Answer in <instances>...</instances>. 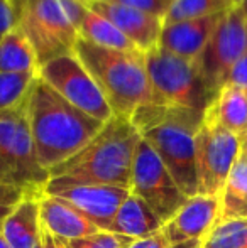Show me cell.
I'll use <instances>...</instances> for the list:
<instances>
[{
	"instance_id": "1",
	"label": "cell",
	"mask_w": 247,
	"mask_h": 248,
	"mask_svg": "<svg viewBox=\"0 0 247 248\" xmlns=\"http://www.w3.org/2000/svg\"><path fill=\"white\" fill-rule=\"evenodd\" d=\"M26 113L39 162L48 170L82 150L105 124L65 100L39 76L26 96Z\"/></svg>"
},
{
	"instance_id": "2",
	"label": "cell",
	"mask_w": 247,
	"mask_h": 248,
	"mask_svg": "<svg viewBox=\"0 0 247 248\" xmlns=\"http://www.w3.org/2000/svg\"><path fill=\"white\" fill-rule=\"evenodd\" d=\"M203 115L188 108L148 103L131 117L141 139L158 154L186 198L198 194L197 132Z\"/></svg>"
},
{
	"instance_id": "3",
	"label": "cell",
	"mask_w": 247,
	"mask_h": 248,
	"mask_svg": "<svg viewBox=\"0 0 247 248\" xmlns=\"http://www.w3.org/2000/svg\"><path fill=\"white\" fill-rule=\"evenodd\" d=\"M139 135L131 118L115 117L82 150L49 170L51 177H68L76 183L105 184L131 189L132 166Z\"/></svg>"
},
{
	"instance_id": "4",
	"label": "cell",
	"mask_w": 247,
	"mask_h": 248,
	"mask_svg": "<svg viewBox=\"0 0 247 248\" xmlns=\"http://www.w3.org/2000/svg\"><path fill=\"white\" fill-rule=\"evenodd\" d=\"M75 54L92 73L115 117L131 118L137 108L154 103L144 52L107 49L78 37Z\"/></svg>"
},
{
	"instance_id": "5",
	"label": "cell",
	"mask_w": 247,
	"mask_h": 248,
	"mask_svg": "<svg viewBox=\"0 0 247 248\" xmlns=\"http://www.w3.org/2000/svg\"><path fill=\"white\" fill-rule=\"evenodd\" d=\"M154 103L201 111L208 108L215 93L207 85L198 62L154 47L146 52Z\"/></svg>"
},
{
	"instance_id": "6",
	"label": "cell",
	"mask_w": 247,
	"mask_h": 248,
	"mask_svg": "<svg viewBox=\"0 0 247 248\" xmlns=\"http://www.w3.org/2000/svg\"><path fill=\"white\" fill-rule=\"evenodd\" d=\"M16 29L37 56L39 68L51 59L75 52L78 31L66 17L60 0H12Z\"/></svg>"
},
{
	"instance_id": "7",
	"label": "cell",
	"mask_w": 247,
	"mask_h": 248,
	"mask_svg": "<svg viewBox=\"0 0 247 248\" xmlns=\"http://www.w3.org/2000/svg\"><path fill=\"white\" fill-rule=\"evenodd\" d=\"M37 76L90 117L100 122H109L114 117L105 95L75 52L51 59L41 66Z\"/></svg>"
},
{
	"instance_id": "8",
	"label": "cell",
	"mask_w": 247,
	"mask_h": 248,
	"mask_svg": "<svg viewBox=\"0 0 247 248\" xmlns=\"http://www.w3.org/2000/svg\"><path fill=\"white\" fill-rule=\"evenodd\" d=\"M247 51V16L241 5L224 12L205 49L197 59L198 68L212 92L227 83L229 73Z\"/></svg>"
},
{
	"instance_id": "9",
	"label": "cell",
	"mask_w": 247,
	"mask_h": 248,
	"mask_svg": "<svg viewBox=\"0 0 247 248\" xmlns=\"http://www.w3.org/2000/svg\"><path fill=\"white\" fill-rule=\"evenodd\" d=\"M241 150L237 135L203 115L197 132L198 194L220 196Z\"/></svg>"
},
{
	"instance_id": "10",
	"label": "cell",
	"mask_w": 247,
	"mask_h": 248,
	"mask_svg": "<svg viewBox=\"0 0 247 248\" xmlns=\"http://www.w3.org/2000/svg\"><path fill=\"white\" fill-rule=\"evenodd\" d=\"M131 193L141 198L159 218L168 223L186 202V196L151 145L141 139L132 166Z\"/></svg>"
},
{
	"instance_id": "11",
	"label": "cell",
	"mask_w": 247,
	"mask_h": 248,
	"mask_svg": "<svg viewBox=\"0 0 247 248\" xmlns=\"http://www.w3.org/2000/svg\"><path fill=\"white\" fill-rule=\"evenodd\" d=\"M44 194L66 201L86 216L99 230L109 232L119 208L131 194V189L105 184L76 183L68 177H51Z\"/></svg>"
},
{
	"instance_id": "12",
	"label": "cell",
	"mask_w": 247,
	"mask_h": 248,
	"mask_svg": "<svg viewBox=\"0 0 247 248\" xmlns=\"http://www.w3.org/2000/svg\"><path fill=\"white\" fill-rule=\"evenodd\" d=\"M220 196L197 194L176 211V215L165 223L163 233L169 245L201 240L220 221Z\"/></svg>"
},
{
	"instance_id": "13",
	"label": "cell",
	"mask_w": 247,
	"mask_h": 248,
	"mask_svg": "<svg viewBox=\"0 0 247 248\" xmlns=\"http://www.w3.org/2000/svg\"><path fill=\"white\" fill-rule=\"evenodd\" d=\"M88 7L105 19H109L141 52L146 54L158 47L165 19L122 5V3H115L112 0L93 2L88 3Z\"/></svg>"
},
{
	"instance_id": "14",
	"label": "cell",
	"mask_w": 247,
	"mask_h": 248,
	"mask_svg": "<svg viewBox=\"0 0 247 248\" xmlns=\"http://www.w3.org/2000/svg\"><path fill=\"white\" fill-rule=\"evenodd\" d=\"M222 16L224 14H214V16L198 17V19L165 24L161 29V36H159L158 47L180 58L197 61Z\"/></svg>"
},
{
	"instance_id": "15",
	"label": "cell",
	"mask_w": 247,
	"mask_h": 248,
	"mask_svg": "<svg viewBox=\"0 0 247 248\" xmlns=\"http://www.w3.org/2000/svg\"><path fill=\"white\" fill-rule=\"evenodd\" d=\"M39 215L43 228L61 240H76L100 232L78 209L56 196L43 194L39 198Z\"/></svg>"
},
{
	"instance_id": "16",
	"label": "cell",
	"mask_w": 247,
	"mask_h": 248,
	"mask_svg": "<svg viewBox=\"0 0 247 248\" xmlns=\"http://www.w3.org/2000/svg\"><path fill=\"white\" fill-rule=\"evenodd\" d=\"M39 198L26 196L7 216L2 233L12 248H36L41 238L43 225L39 215Z\"/></svg>"
},
{
	"instance_id": "17",
	"label": "cell",
	"mask_w": 247,
	"mask_h": 248,
	"mask_svg": "<svg viewBox=\"0 0 247 248\" xmlns=\"http://www.w3.org/2000/svg\"><path fill=\"white\" fill-rule=\"evenodd\" d=\"M165 221L135 194H129L117 211L109 232L120 233L134 240H144L159 233Z\"/></svg>"
},
{
	"instance_id": "18",
	"label": "cell",
	"mask_w": 247,
	"mask_h": 248,
	"mask_svg": "<svg viewBox=\"0 0 247 248\" xmlns=\"http://www.w3.org/2000/svg\"><path fill=\"white\" fill-rule=\"evenodd\" d=\"M205 117L222 125L239 139L247 134V90L224 85L205 110Z\"/></svg>"
},
{
	"instance_id": "19",
	"label": "cell",
	"mask_w": 247,
	"mask_h": 248,
	"mask_svg": "<svg viewBox=\"0 0 247 248\" xmlns=\"http://www.w3.org/2000/svg\"><path fill=\"white\" fill-rule=\"evenodd\" d=\"M220 219L247 218V152L241 150L220 194Z\"/></svg>"
},
{
	"instance_id": "20",
	"label": "cell",
	"mask_w": 247,
	"mask_h": 248,
	"mask_svg": "<svg viewBox=\"0 0 247 248\" xmlns=\"http://www.w3.org/2000/svg\"><path fill=\"white\" fill-rule=\"evenodd\" d=\"M39 62L29 41L14 27L0 37V73H37Z\"/></svg>"
},
{
	"instance_id": "21",
	"label": "cell",
	"mask_w": 247,
	"mask_h": 248,
	"mask_svg": "<svg viewBox=\"0 0 247 248\" xmlns=\"http://www.w3.org/2000/svg\"><path fill=\"white\" fill-rule=\"evenodd\" d=\"M80 39L92 43L95 46L107 47V49L115 51H139L127 37L103 16L97 14L95 10L90 9L83 20L82 27L78 31Z\"/></svg>"
},
{
	"instance_id": "22",
	"label": "cell",
	"mask_w": 247,
	"mask_h": 248,
	"mask_svg": "<svg viewBox=\"0 0 247 248\" xmlns=\"http://www.w3.org/2000/svg\"><path fill=\"white\" fill-rule=\"evenodd\" d=\"M201 248H247V218L220 219L203 238Z\"/></svg>"
},
{
	"instance_id": "23",
	"label": "cell",
	"mask_w": 247,
	"mask_h": 248,
	"mask_svg": "<svg viewBox=\"0 0 247 248\" xmlns=\"http://www.w3.org/2000/svg\"><path fill=\"white\" fill-rule=\"evenodd\" d=\"M232 7H234L232 0H175L169 12L166 14L165 24L224 14Z\"/></svg>"
},
{
	"instance_id": "24",
	"label": "cell",
	"mask_w": 247,
	"mask_h": 248,
	"mask_svg": "<svg viewBox=\"0 0 247 248\" xmlns=\"http://www.w3.org/2000/svg\"><path fill=\"white\" fill-rule=\"evenodd\" d=\"M37 73H0V111L26 100Z\"/></svg>"
},
{
	"instance_id": "25",
	"label": "cell",
	"mask_w": 247,
	"mask_h": 248,
	"mask_svg": "<svg viewBox=\"0 0 247 248\" xmlns=\"http://www.w3.org/2000/svg\"><path fill=\"white\" fill-rule=\"evenodd\" d=\"M134 242V238H129L120 233L105 232V230H100L83 238L63 240L66 248H129Z\"/></svg>"
},
{
	"instance_id": "26",
	"label": "cell",
	"mask_w": 247,
	"mask_h": 248,
	"mask_svg": "<svg viewBox=\"0 0 247 248\" xmlns=\"http://www.w3.org/2000/svg\"><path fill=\"white\" fill-rule=\"evenodd\" d=\"M24 198H26V193L22 189L0 181V230H2V225L7 219V216L16 209V206Z\"/></svg>"
},
{
	"instance_id": "27",
	"label": "cell",
	"mask_w": 247,
	"mask_h": 248,
	"mask_svg": "<svg viewBox=\"0 0 247 248\" xmlns=\"http://www.w3.org/2000/svg\"><path fill=\"white\" fill-rule=\"evenodd\" d=\"M112 2L122 3V5L132 7V9L142 10V12L165 19L171 5L175 3V0H112Z\"/></svg>"
},
{
	"instance_id": "28",
	"label": "cell",
	"mask_w": 247,
	"mask_h": 248,
	"mask_svg": "<svg viewBox=\"0 0 247 248\" xmlns=\"http://www.w3.org/2000/svg\"><path fill=\"white\" fill-rule=\"evenodd\" d=\"M63 10H65L66 17L69 19V22L75 26L76 31H80L83 20H85L86 14H88L90 7L85 0H60Z\"/></svg>"
},
{
	"instance_id": "29",
	"label": "cell",
	"mask_w": 247,
	"mask_h": 248,
	"mask_svg": "<svg viewBox=\"0 0 247 248\" xmlns=\"http://www.w3.org/2000/svg\"><path fill=\"white\" fill-rule=\"evenodd\" d=\"M225 85H234L242 90H247V51L242 54V58L235 62L232 71L229 73V78Z\"/></svg>"
},
{
	"instance_id": "30",
	"label": "cell",
	"mask_w": 247,
	"mask_h": 248,
	"mask_svg": "<svg viewBox=\"0 0 247 248\" xmlns=\"http://www.w3.org/2000/svg\"><path fill=\"white\" fill-rule=\"evenodd\" d=\"M16 26V12L12 0H0V36L7 34Z\"/></svg>"
},
{
	"instance_id": "31",
	"label": "cell",
	"mask_w": 247,
	"mask_h": 248,
	"mask_svg": "<svg viewBox=\"0 0 247 248\" xmlns=\"http://www.w3.org/2000/svg\"><path fill=\"white\" fill-rule=\"evenodd\" d=\"M168 247H171V245L168 243V240H166L165 233H163V230H161L159 233L149 236V238L135 240L129 248H168Z\"/></svg>"
},
{
	"instance_id": "32",
	"label": "cell",
	"mask_w": 247,
	"mask_h": 248,
	"mask_svg": "<svg viewBox=\"0 0 247 248\" xmlns=\"http://www.w3.org/2000/svg\"><path fill=\"white\" fill-rule=\"evenodd\" d=\"M36 248H66V247L61 238H58V236H54L53 233H49L48 230L43 228L39 243H37Z\"/></svg>"
},
{
	"instance_id": "33",
	"label": "cell",
	"mask_w": 247,
	"mask_h": 248,
	"mask_svg": "<svg viewBox=\"0 0 247 248\" xmlns=\"http://www.w3.org/2000/svg\"><path fill=\"white\" fill-rule=\"evenodd\" d=\"M168 248H201V240H191V242L180 243V245H171Z\"/></svg>"
},
{
	"instance_id": "34",
	"label": "cell",
	"mask_w": 247,
	"mask_h": 248,
	"mask_svg": "<svg viewBox=\"0 0 247 248\" xmlns=\"http://www.w3.org/2000/svg\"><path fill=\"white\" fill-rule=\"evenodd\" d=\"M0 248H12V247H10V243L7 242L5 236H3L2 233H0Z\"/></svg>"
},
{
	"instance_id": "35",
	"label": "cell",
	"mask_w": 247,
	"mask_h": 248,
	"mask_svg": "<svg viewBox=\"0 0 247 248\" xmlns=\"http://www.w3.org/2000/svg\"><path fill=\"white\" fill-rule=\"evenodd\" d=\"M241 144H242V150H246L247 152V134H246V137L241 139Z\"/></svg>"
},
{
	"instance_id": "36",
	"label": "cell",
	"mask_w": 247,
	"mask_h": 248,
	"mask_svg": "<svg viewBox=\"0 0 247 248\" xmlns=\"http://www.w3.org/2000/svg\"><path fill=\"white\" fill-rule=\"evenodd\" d=\"M241 7H242V10H244V14L247 16V0H244V2L241 3Z\"/></svg>"
},
{
	"instance_id": "37",
	"label": "cell",
	"mask_w": 247,
	"mask_h": 248,
	"mask_svg": "<svg viewBox=\"0 0 247 248\" xmlns=\"http://www.w3.org/2000/svg\"><path fill=\"white\" fill-rule=\"evenodd\" d=\"M232 2H234V5H241V3L244 2V0H232Z\"/></svg>"
},
{
	"instance_id": "38",
	"label": "cell",
	"mask_w": 247,
	"mask_h": 248,
	"mask_svg": "<svg viewBox=\"0 0 247 248\" xmlns=\"http://www.w3.org/2000/svg\"><path fill=\"white\" fill-rule=\"evenodd\" d=\"M86 3H93V2H100V0H85Z\"/></svg>"
},
{
	"instance_id": "39",
	"label": "cell",
	"mask_w": 247,
	"mask_h": 248,
	"mask_svg": "<svg viewBox=\"0 0 247 248\" xmlns=\"http://www.w3.org/2000/svg\"><path fill=\"white\" fill-rule=\"evenodd\" d=\"M0 37H2V36H0Z\"/></svg>"
}]
</instances>
